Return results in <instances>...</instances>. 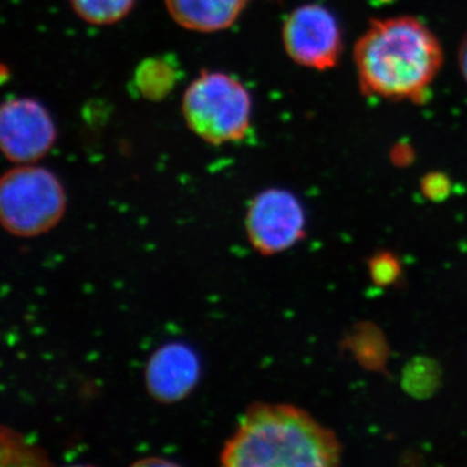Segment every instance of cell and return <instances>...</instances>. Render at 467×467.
Here are the masks:
<instances>
[{
	"label": "cell",
	"instance_id": "6da1fadb",
	"mask_svg": "<svg viewBox=\"0 0 467 467\" xmlns=\"http://www.w3.org/2000/svg\"><path fill=\"white\" fill-rule=\"evenodd\" d=\"M226 467H331L340 463L337 435L294 405L254 402L221 451Z\"/></svg>",
	"mask_w": 467,
	"mask_h": 467
},
{
	"label": "cell",
	"instance_id": "7a4b0ae2",
	"mask_svg": "<svg viewBox=\"0 0 467 467\" xmlns=\"http://www.w3.org/2000/svg\"><path fill=\"white\" fill-rule=\"evenodd\" d=\"M362 90L389 99L420 100L442 64L441 43L420 20L374 21L355 47Z\"/></svg>",
	"mask_w": 467,
	"mask_h": 467
},
{
	"label": "cell",
	"instance_id": "3957f363",
	"mask_svg": "<svg viewBox=\"0 0 467 467\" xmlns=\"http://www.w3.org/2000/svg\"><path fill=\"white\" fill-rule=\"evenodd\" d=\"M182 112L187 126L205 142H238L250 130L251 95L233 77L205 72L184 92Z\"/></svg>",
	"mask_w": 467,
	"mask_h": 467
},
{
	"label": "cell",
	"instance_id": "277c9868",
	"mask_svg": "<svg viewBox=\"0 0 467 467\" xmlns=\"http://www.w3.org/2000/svg\"><path fill=\"white\" fill-rule=\"evenodd\" d=\"M67 196L57 175L45 168L17 167L0 182V220L9 234L34 238L50 232L66 213Z\"/></svg>",
	"mask_w": 467,
	"mask_h": 467
},
{
	"label": "cell",
	"instance_id": "5b68a950",
	"mask_svg": "<svg viewBox=\"0 0 467 467\" xmlns=\"http://www.w3.org/2000/svg\"><path fill=\"white\" fill-rule=\"evenodd\" d=\"M306 211L294 193L282 189L260 192L248 207V241L264 256L290 250L306 235Z\"/></svg>",
	"mask_w": 467,
	"mask_h": 467
},
{
	"label": "cell",
	"instance_id": "8992f818",
	"mask_svg": "<svg viewBox=\"0 0 467 467\" xmlns=\"http://www.w3.org/2000/svg\"><path fill=\"white\" fill-rule=\"evenodd\" d=\"M288 57L306 67L326 70L337 66L343 50L342 32L328 9L306 5L295 9L284 26Z\"/></svg>",
	"mask_w": 467,
	"mask_h": 467
},
{
	"label": "cell",
	"instance_id": "52a82bcc",
	"mask_svg": "<svg viewBox=\"0 0 467 467\" xmlns=\"http://www.w3.org/2000/svg\"><path fill=\"white\" fill-rule=\"evenodd\" d=\"M57 140L50 113L39 101L18 98L0 110V144L5 158L18 164L42 159Z\"/></svg>",
	"mask_w": 467,
	"mask_h": 467
},
{
	"label": "cell",
	"instance_id": "ba28073f",
	"mask_svg": "<svg viewBox=\"0 0 467 467\" xmlns=\"http://www.w3.org/2000/svg\"><path fill=\"white\" fill-rule=\"evenodd\" d=\"M201 378V359L184 343H168L153 352L146 367V387L161 404L186 399Z\"/></svg>",
	"mask_w": 467,
	"mask_h": 467
},
{
	"label": "cell",
	"instance_id": "9c48e42d",
	"mask_svg": "<svg viewBox=\"0 0 467 467\" xmlns=\"http://www.w3.org/2000/svg\"><path fill=\"white\" fill-rule=\"evenodd\" d=\"M175 23L193 32L227 29L241 16L247 0H165Z\"/></svg>",
	"mask_w": 467,
	"mask_h": 467
},
{
	"label": "cell",
	"instance_id": "30bf717a",
	"mask_svg": "<svg viewBox=\"0 0 467 467\" xmlns=\"http://www.w3.org/2000/svg\"><path fill=\"white\" fill-rule=\"evenodd\" d=\"M2 466H50L47 453L14 430L2 427Z\"/></svg>",
	"mask_w": 467,
	"mask_h": 467
},
{
	"label": "cell",
	"instance_id": "8fae6325",
	"mask_svg": "<svg viewBox=\"0 0 467 467\" xmlns=\"http://www.w3.org/2000/svg\"><path fill=\"white\" fill-rule=\"evenodd\" d=\"M135 0H70L82 20L92 26H110L128 16Z\"/></svg>",
	"mask_w": 467,
	"mask_h": 467
},
{
	"label": "cell",
	"instance_id": "7c38bea8",
	"mask_svg": "<svg viewBox=\"0 0 467 467\" xmlns=\"http://www.w3.org/2000/svg\"><path fill=\"white\" fill-rule=\"evenodd\" d=\"M401 269L399 261L389 254H380L370 261V275L379 285H389L396 282Z\"/></svg>",
	"mask_w": 467,
	"mask_h": 467
},
{
	"label": "cell",
	"instance_id": "4fadbf2b",
	"mask_svg": "<svg viewBox=\"0 0 467 467\" xmlns=\"http://www.w3.org/2000/svg\"><path fill=\"white\" fill-rule=\"evenodd\" d=\"M450 189L451 184L448 178L439 173L427 175L422 182L423 192L427 198L434 199V201H441L448 196Z\"/></svg>",
	"mask_w": 467,
	"mask_h": 467
},
{
	"label": "cell",
	"instance_id": "5bb4252c",
	"mask_svg": "<svg viewBox=\"0 0 467 467\" xmlns=\"http://www.w3.org/2000/svg\"><path fill=\"white\" fill-rule=\"evenodd\" d=\"M459 67L461 75H462L463 78H465V81L467 82V33L466 36H463L462 42H461L460 46Z\"/></svg>",
	"mask_w": 467,
	"mask_h": 467
},
{
	"label": "cell",
	"instance_id": "9a60e30c",
	"mask_svg": "<svg viewBox=\"0 0 467 467\" xmlns=\"http://www.w3.org/2000/svg\"><path fill=\"white\" fill-rule=\"evenodd\" d=\"M135 466H171L174 465L173 462H169V461L161 460V459H150V460H142L138 461V462L134 463Z\"/></svg>",
	"mask_w": 467,
	"mask_h": 467
}]
</instances>
